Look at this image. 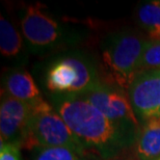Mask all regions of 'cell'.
<instances>
[{"mask_svg":"<svg viewBox=\"0 0 160 160\" xmlns=\"http://www.w3.org/2000/svg\"><path fill=\"white\" fill-rule=\"evenodd\" d=\"M57 113L82 145L104 148L117 138L118 128L94 105L77 94H54Z\"/></svg>","mask_w":160,"mask_h":160,"instance_id":"cell-1","label":"cell"},{"mask_svg":"<svg viewBox=\"0 0 160 160\" xmlns=\"http://www.w3.org/2000/svg\"><path fill=\"white\" fill-rule=\"evenodd\" d=\"M146 42L136 34L120 32L106 42L102 53L108 85L121 89L130 88L140 73V62Z\"/></svg>","mask_w":160,"mask_h":160,"instance_id":"cell-2","label":"cell"},{"mask_svg":"<svg viewBox=\"0 0 160 160\" xmlns=\"http://www.w3.org/2000/svg\"><path fill=\"white\" fill-rule=\"evenodd\" d=\"M31 108L29 127L22 148L63 147L73 150L77 154L82 153L83 145L49 103L41 99L31 105Z\"/></svg>","mask_w":160,"mask_h":160,"instance_id":"cell-3","label":"cell"},{"mask_svg":"<svg viewBox=\"0 0 160 160\" xmlns=\"http://www.w3.org/2000/svg\"><path fill=\"white\" fill-rule=\"evenodd\" d=\"M100 82L96 68L82 54L56 60L47 73L46 84L55 94H83Z\"/></svg>","mask_w":160,"mask_h":160,"instance_id":"cell-4","label":"cell"},{"mask_svg":"<svg viewBox=\"0 0 160 160\" xmlns=\"http://www.w3.org/2000/svg\"><path fill=\"white\" fill-rule=\"evenodd\" d=\"M79 96L94 105L113 124L127 122L137 125L130 98L121 88L99 82L89 91Z\"/></svg>","mask_w":160,"mask_h":160,"instance_id":"cell-5","label":"cell"},{"mask_svg":"<svg viewBox=\"0 0 160 160\" xmlns=\"http://www.w3.org/2000/svg\"><path fill=\"white\" fill-rule=\"evenodd\" d=\"M31 111V105L2 92L0 105L1 142L22 148L29 127Z\"/></svg>","mask_w":160,"mask_h":160,"instance_id":"cell-6","label":"cell"},{"mask_svg":"<svg viewBox=\"0 0 160 160\" xmlns=\"http://www.w3.org/2000/svg\"><path fill=\"white\" fill-rule=\"evenodd\" d=\"M129 98L142 119L160 118V70L140 72L130 86Z\"/></svg>","mask_w":160,"mask_h":160,"instance_id":"cell-7","label":"cell"},{"mask_svg":"<svg viewBox=\"0 0 160 160\" xmlns=\"http://www.w3.org/2000/svg\"><path fill=\"white\" fill-rule=\"evenodd\" d=\"M21 27L25 39L37 48L51 46L60 36L57 22L44 12L40 3L27 6L22 17Z\"/></svg>","mask_w":160,"mask_h":160,"instance_id":"cell-8","label":"cell"},{"mask_svg":"<svg viewBox=\"0 0 160 160\" xmlns=\"http://www.w3.org/2000/svg\"><path fill=\"white\" fill-rule=\"evenodd\" d=\"M4 92L29 105L36 104L43 99L32 76L24 70L12 71L6 75L4 79Z\"/></svg>","mask_w":160,"mask_h":160,"instance_id":"cell-9","label":"cell"},{"mask_svg":"<svg viewBox=\"0 0 160 160\" xmlns=\"http://www.w3.org/2000/svg\"><path fill=\"white\" fill-rule=\"evenodd\" d=\"M140 160H158L160 158V118L147 120L136 145Z\"/></svg>","mask_w":160,"mask_h":160,"instance_id":"cell-10","label":"cell"},{"mask_svg":"<svg viewBox=\"0 0 160 160\" xmlns=\"http://www.w3.org/2000/svg\"><path fill=\"white\" fill-rule=\"evenodd\" d=\"M0 49L5 57H12L20 53L22 38L18 29L8 20L1 16L0 20Z\"/></svg>","mask_w":160,"mask_h":160,"instance_id":"cell-11","label":"cell"},{"mask_svg":"<svg viewBox=\"0 0 160 160\" xmlns=\"http://www.w3.org/2000/svg\"><path fill=\"white\" fill-rule=\"evenodd\" d=\"M137 22L149 36L160 32V1L147 2L140 6L137 11Z\"/></svg>","mask_w":160,"mask_h":160,"instance_id":"cell-12","label":"cell"},{"mask_svg":"<svg viewBox=\"0 0 160 160\" xmlns=\"http://www.w3.org/2000/svg\"><path fill=\"white\" fill-rule=\"evenodd\" d=\"M149 70H160V42L148 41L143 48L140 72Z\"/></svg>","mask_w":160,"mask_h":160,"instance_id":"cell-13","label":"cell"},{"mask_svg":"<svg viewBox=\"0 0 160 160\" xmlns=\"http://www.w3.org/2000/svg\"><path fill=\"white\" fill-rule=\"evenodd\" d=\"M34 160H79L77 153L63 147L40 148Z\"/></svg>","mask_w":160,"mask_h":160,"instance_id":"cell-14","label":"cell"},{"mask_svg":"<svg viewBox=\"0 0 160 160\" xmlns=\"http://www.w3.org/2000/svg\"><path fill=\"white\" fill-rule=\"evenodd\" d=\"M20 148L17 145L1 142L0 146V160H21Z\"/></svg>","mask_w":160,"mask_h":160,"instance_id":"cell-15","label":"cell"},{"mask_svg":"<svg viewBox=\"0 0 160 160\" xmlns=\"http://www.w3.org/2000/svg\"><path fill=\"white\" fill-rule=\"evenodd\" d=\"M149 37L151 38L152 41H158V42H160V32L155 33V34H152V36H149Z\"/></svg>","mask_w":160,"mask_h":160,"instance_id":"cell-16","label":"cell"},{"mask_svg":"<svg viewBox=\"0 0 160 160\" xmlns=\"http://www.w3.org/2000/svg\"><path fill=\"white\" fill-rule=\"evenodd\" d=\"M158 160H160V158H159V159H158Z\"/></svg>","mask_w":160,"mask_h":160,"instance_id":"cell-17","label":"cell"}]
</instances>
